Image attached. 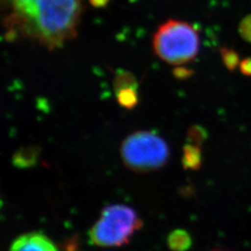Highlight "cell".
<instances>
[{
    "mask_svg": "<svg viewBox=\"0 0 251 251\" xmlns=\"http://www.w3.org/2000/svg\"><path fill=\"white\" fill-rule=\"evenodd\" d=\"M2 22L9 41L25 39L50 50L76 35L83 0H1Z\"/></svg>",
    "mask_w": 251,
    "mask_h": 251,
    "instance_id": "cell-1",
    "label": "cell"
},
{
    "mask_svg": "<svg viewBox=\"0 0 251 251\" xmlns=\"http://www.w3.org/2000/svg\"><path fill=\"white\" fill-rule=\"evenodd\" d=\"M152 49L163 62L182 65L193 62L198 57L200 37L198 30L188 23L169 20L154 33Z\"/></svg>",
    "mask_w": 251,
    "mask_h": 251,
    "instance_id": "cell-2",
    "label": "cell"
},
{
    "mask_svg": "<svg viewBox=\"0 0 251 251\" xmlns=\"http://www.w3.org/2000/svg\"><path fill=\"white\" fill-rule=\"evenodd\" d=\"M143 222L130 206L110 205L105 206L98 221L89 232L91 245L100 248H117L129 242Z\"/></svg>",
    "mask_w": 251,
    "mask_h": 251,
    "instance_id": "cell-3",
    "label": "cell"
},
{
    "mask_svg": "<svg viewBox=\"0 0 251 251\" xmlns=\"http://www.w3.org/2000/svg\"><path fill=\"white\" fill-rule=\"evenodd\" d=\"M170 148L161 136L148 130L128 135L120 147V156L126 167L138 173L163 168L170 159Z\"/></svg>",
    "mask_w": 251,
    "mask_h": 251,
    "instance_id": "cell-4",
    "label": "cell"
},
{
    "mask_svg": "<svg viewBox=\"0 0 251 251\" xmlns=\"http://www.w3.org/2000/svg\"><path fill=\"white\" fill-rule=\"evenodd\" d=\"M9 251H58V249L47 235L35 232L19 236L11 244Z\"/></svg>",
    "mask_w": 251,
    "mask_h": 251,
    "instance_id": "cell-5",
    "label": "cell"
},
{
    "mask_svg": "<svg viewBox=\"0 0 251 251\" xmlns=\"http://www.w3.org/2000/svg\"><path fill=\"white\" fill-rule=\"evenodd\" d=\"M182 165L184 169L198 171L202 166V153L200 146L188 144L183 147Z\"/></svg>",
    "mask_w": 251,
    "mask_h": 251,
    "instance_id": "cell-6",
    "label": "cell"
},
{
    "mask_svg": "<svg viewBox=\"0 0 251 251\" xmlns=\"http://www.w3.org/2000/svg\"><path fill=\"white\" fill-rule=\"evenodd\" d=\"M192 243V237L185 230H174L168 236V246L172 251H188Z\"/></svg>",
    "mask_w": 251,
    "mask_h": 251,
    "instance_id": "cell-7",
    "label": "cell"
},
{
    "mask_svg": "<svg viewBox=\"0 0 251 251\" xmlns=\"http://www.w3.org/2000/svg\"><path fill=\"white\" fill-rule=\"evenodd\" d=\"M116 95L119 105L126 109H132L139 102L137 88H126L117 90Z\"/></svg>",
    "mask_w": 251,
    "mask_h": 251,
    "instance_id": "cell-8",
    "label": "cell"
},
{
    "mask_svg": "<svg viewBox=\"0 0 251 251\" xmlns=\"http://www.w3.org/2000/svg\"><path fill=\"white\" fill-rule=\"evenodd\" d=\"M37 150L34 147L22 148L14 154L13 161L17 167H30L33 166L37 159Z\"/></svg>",
    "mask_w": 251,
    "mask_h": 251,
    "instance_id": "cell-9",
    "label": "cell"
},
{
    "mask_svg": "<svg viewBox=\"0 0 251 251\" xmlns=\"http://www.w3.org/2000/svg\"><path fill=\"white\" fill-rule=\"evenodd\" d=\"M114 88L117 91L126 88H138V85L134 75L131 73L119 71L114 78Z\"/></svg>",
    "mask_w": 251,
    "mask_h": 251,
    "instance_id": "cell-10",
    "label": "cell"
},
{
    "mask_svg": "<svg viewBox=\"0 0 251 251\" xmlns=\"http://www.w3.org/2000/svg\"><path fill=\"white\" fill-rule=\"evenodd\" d=\"M207 137L206 129L200 126H194L188 130V140L190 144L200 146Z\"/></svg>",
    "mask_w": 251,
    "mask_h": 251,
    "instance_id": "cell-11",
    "label": "cell"
},
{
    "mask_svg": "<svg viewBox=\"0 0 251 251\" xmlns=\"http://www.w3.org/2000/svg\"><path fill=\"white\" fill-rule=\"evenodd\" d=\"M222 55H223L224 63H225V65H226V67H227L229 70L233 71V70L236 68V66L238 65V63H239L237 54L234 53L233 50H224L222 51Z\"/></svg>",
    "mask_w": 251,
    "mask_h": 251,
    "instance_id": "cell-12",
    "label": "cell"
},
{
    "mask_svg": "<svg viewBox=\"0 0 251 251\" xmlns=\"http://www.w3.org/2000/svg\"><path fill=\"white\" fill-rule=\"evenodd\" d=\"M240 70L243 75L251 76V59L244 60L240 64Z\"/></svg>",
    "mask_w": 251,
    "mask_h": 251,
    "instance_id": "cell-13",
    "label": "cell"
},
{
    "mask_svg": "<svg viewBox=\"0 0 251 251\" xmlns=\"http://www.w3.org/2000/svg\"><path fill=\"white\" fill-rule=\"evenodd\" d=\"M91 3L94 5V6H97V7H100V6H103L107 0H90Z\"/></svg>",
    "mask_w": 251,
    "mask_h": 251,
    "instance_id": "cell-14",
    "label": "cell"
},
{
    "mask_svg": "<svg viewBox=\"0 0 251 251\" xmlns=\"http://www.w3.org/2000/svg\"><path fill=\"white\" fill-rule=\"evenodd\" d=\"M225 251V250H213V251Z\"/></svg>",
    "mask_w": 251,
    "mask_h": 251,
    "instance_id": "cell-15",
    "label": "cell"
}]
</instances>
